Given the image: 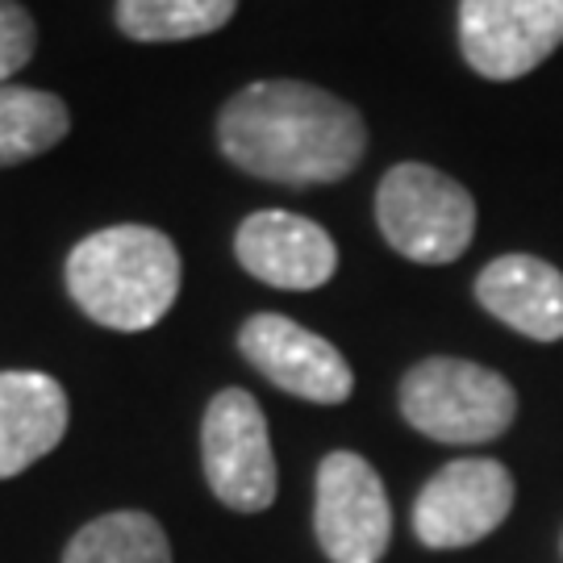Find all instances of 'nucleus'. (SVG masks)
I'll use <instances>...</instances> for the list:
<instances>
[{
	"instance_id": "1a4fd4ad",
	"label": "nucleus",
	"mask_w": 563,
	"mask_h": 563,
	"mask_svg": "<svg viewBox=\"0 0 563 563\" xmlns=\"http://www.w3.org/2000/svg\"><path fill=\"white\" fill-rule=\"evenodd\" d=\"M242 360L288 397L313 405H342L355 393V372L330 339L305 330L284 313H255L239 330Z\"/></svg>"
},
{
	"instance_id": "f03ea898",
	"label": "nucleus",
	"mask_w": 563,
	"mask_h": 563,
	"mask_svg": "<svg viewBox=\"0 0 563 563\" xmlns=\"http://www.w3.org/2000/svg\"><path fill=\"white\" fill-rule=\"evenodd\" d=\"M180 251L155 225H109L71 246L63 280L84 318L139 334L167 318L180 297Z\"/></svg>"
},
{
	"instance_id": "4468645a",
	"label": "nucleus",
	"mask_w": 563,
	"mask_h": 563,
	"mask_svg": "<svg viewBox=\"0 0 563 563\" xmlns=\"http://www.w3.org/2000/svg\"><path fill=\"white\" fill-rule=\"evenodd\" d=\"M63 563H172V543L151 514L121 509L80 526Z\"/></svg>"
},
{
	"instance_id": "20e7f679",
	"label": "nucleus",
	"mask_w": 563,
	"mask_h": 563,
	"mask_svg": "<svg viewBox=\"0 0 563 563\" xmlns=\"http://www.w3.org/2000/svg\"><path fill=\"white\" fill-rule=\"evenodd\" d=\"M384 242L413 263H455L476 239V201L460 180L430 163H397L376 188Z\"/></svg>"
},
{
	"instance_id": "dca6fc26",
	"label": "nucleus",
	"mask_w": 563,
	"mask_h": 563,
	"mask_svg": "<svg viewBox=\"0 0 563 563\" xmlns=\"http://www.w3.org/2000/svg\"><path fill=\"white\" fill-rule=\"evenodd\" d=\"M34 46H38V30L30 9L18 0H0V84H9L34 59Z\"/></svg>"
},
{
	"instance_id": "7ed1b4c3",
	"label": "nucleus",
	"mask_w": 563,
	"mask_h": 563,
	"mask_svg": "<svg viewBox=\"0 0 563 563\" xmlns=\"http://www.w3.org/2000/svg\"><path fill=\"white\" fill-rule=\"evenodd\" d=\"M401 418L418 434L451 446H481L501 439L518 418V393L501 372L472 360L413 363L401 380Z\"/></svg>"
},
{
	"instance_id": "f8f14e48",
	"label": "nucleus",
	"mask_w": 563,
	"mask_h": 563,
	"mask_svg": "<svg viewBox=\"0 0 563 563\" xmlns=\"http://www.w3.org/2000/svg\"><path fill=\"white\" fill-rule=\"evenodd\" d=\"M67 393L46 372H0V481L21 476L67 434Z\"/></svg>"
},
{
	"instance_id": "0eeeda50",
	"label": "nucleus",
	"mask_w": 563,
	"mask_h": 563,
	"mask_svg": "<svg viewBox=\"0 0 563 563\" xmlns=\"http://www.w3.org/2000/svg\"><path fill=\"white\" fill-rule=\"evenodd\" d=\"M313 530L330 563H380L393 539V505L380 472L355 451H330L318 467Z\"/></svg>"
},
{
	"instance_id": "6e6552de",
	"label": "nucleus",
	"mask_w": 563,
	"mask_h": 563,
	"mask_svg": "<svg viewBox=\"0 0 563 563\" xmlns=\"http://www.w3.org/2000/svg\"><path fill=\"white\" fill-rule=\"evenodd\" d=\"M514 509V476L501 460H451L413 501V534L430 551H460L488 539Z\"/></svg>"
},
{
	"instance_id": "ddd939ff",
	"label": "nucleus",
	"mask_w": 563,
	"mask_h": 563,
	"mask_svg": "<svg viewBox=\"0 0 563 563\" xmlns=\"http://www.w3.org/2000/svg\"><path fill=\"white\" fill-rule=\"evenodd\" d=\"M71 134L63 97L25 84H0V167H18L55 151Z\"/></svg>"
},
{
	"instance_id": "2eb2a0df",
	"label": "nucleus",
	"mask_w": 563,
	"mask_h": 563,
	"mask_svg": "<svg viewBox=\"0 0 563 563\" xmlns=\"http://www.w3.org/2000/svg\"><path fill=\"white\" fill-rule=\"evenodd\" d=\"M239 0H118V30L134 42H188L230 25Z\"/></svg>"
},
{
	"instance_id": "423d86ee",
	"label": "nucleus",
	"mask_w": 563,
	"mask_h": 563,
	"mask_svg": "<svg viewBox=\"0 0 563 563\" xmlns=\"http://www.w3.org/2000/svg\"><path fill=\"white\" fill-rule=\"evenodd\" d=\"M563 46V0H460L463 63L484 80H522Z\"/></svg>"
},
{
	"instance_id": "39448f33",
	"label": "nucleus",
	"mask_w": 563,
	"mask_h": 563,
	"mask_svg": "<svg viewBox=\"0 0 563 563\" xmlns=\"http://www.w3.org/2000/svg\"><path fill=\"white\" fill-rule=\"evenodd\" d=\"M205 481L234 514H263L276 501V460L260 401L246 388H222L201 426Z\"/></svg>"
},
{
	"instance_id": "9d476101",
	"label": "nucleus",
	"mask_w": 563,
	"mask_h": 563,
	"mask_svg": "<svg viewBox=\"0 0 563 563\" xmlns=\"http://www.w3.org/2000/svg\"><path fill=\"white\" fill-rule=\"evenodd\" d=\"M234 255L242 272L284 292H313L339 272V246L318 222L284 209H260L239 225Z\"/></svg>"
},
{
	"instance_id": "9b49d317",
	"label": "nucleus",
	"mask_w": 563,
	"mask_h": 563,
	"mask_svg": "<svg viewBox=\"0 0 563 563\" xmlns=\"http://www.w3.org/2000/svg\"><path fill=\"white\" fill-rule=\"evenodd\" d=\"M484 313L534 342L563 339V272L539 255H501L476 276Z\"/></svg>"
},
{
	"instance_id": "f257e3e1",
	"label": "nucleus",
	"mask_w": 563,
	"mask_h": 563,
	"mask_svg": "<svg viewBox=\"0 0 563 563\" xmlns=\"http://www.w3.org/2000/svg\"><path fill=\"white\" fill-rule=\"evenodd\" d=\"M218 146L239 172L288 188L346 180L363 163L360 109L305 80H255L218 113Z\"/></svg>"
}]
</instances>
